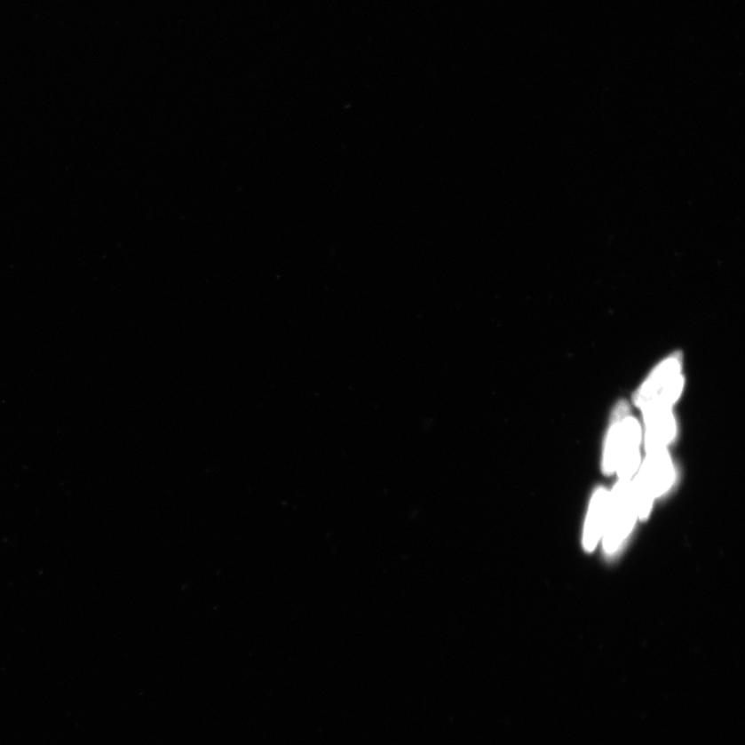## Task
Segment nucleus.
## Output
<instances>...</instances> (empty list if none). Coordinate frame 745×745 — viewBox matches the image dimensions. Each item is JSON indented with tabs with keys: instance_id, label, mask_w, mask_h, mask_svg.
I'll use <instances>...</instances> for the list:
<instances>
[{
	"instance_id": "f257e3e1",
	"label": "nucleus",
	"mask_w": 745,
	"mask_h": 745,
	"mask_svg": "<svg viewBox=\"0 0 745 745\" xmlns=\"http://www.w3.org/2000/svg\"><path fill=\"white\" fill-rule=\"evenodd\" d=\"M641 440V425L635 417L630 416L629 405L622 400L613 412L611 427L605 443L604 472H616L621 479H634L641 465L638 450Z\"/></svg>"
},
{
	"instance_id": "f03ea898",
	"label": "nucleus",
	"mask_w": 745,
	"mask_h": 745,
	"mask_svg": "<svg viewBox=\"0 0 745 745\" xmlns=\"http://www.w3.org/2000/svg\"><path fill=\"white\" fill-rule=\"evenodd\" d=\"M681 369L682 355L679 353L662 361L635 393L636 406L641 410L651 407L672 408L684 391L685 379Z\"/></svg>"
},
{
	"instance_id": "7ed1b4c3",
	"label": "nucleus",
	"mask_w": 745,
	"mask_h": 745,
	"mask_svg": "<svg viewBox=\"0 0 745 745\" xmlns=\"http://www.w3.org/2000/svg\"><path fill=\"white\" fill-rule=\"evenodd\" d=\"M638 518L634 489L631 479H621L610 493L608 518H606L604 549L608 555H614L634 528Z\"/></svg>"
},
{
	"instance_id": "20e7f679",
	"label": "nucleus",
	"mask_w": 745,
	"mask_h": 745,
	"mask_svg": "<svg viewBox=\"0 0 745 745\" xmlns=\"http://www.w3.org/2000/svg\"><path fill=\"white\" fill-rule=\"evenodd\" d=\"M645 423V448L651 450L667 448L678 434L672 408L651 407L642 410Z\"/></svg>"
},
{
	"instance_id": "39448f33",
	"label": "nucleus",
	"mask_w": 745,
	"mask_h": 745,
	"mask_svg": "<svg viewBox=\"0 0 745 745\" xmlns=\"http://www.w3.org/2000/svg\"><path fill=\"white\" fill-rule=\"evenodd\" d=\"M610 493L605 489H598L591 499L590 511L586 519L583 543L588 552H591L602 540L606 518H608Z\"/></svg>"
}]
</instances>
